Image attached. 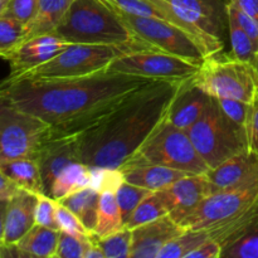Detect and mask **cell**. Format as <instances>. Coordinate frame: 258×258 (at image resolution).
I'll use <instances>...</instances> for the list:
<instances>
[{"mask_svg":"<svg viewBox=\"0 0 258 258\" xmlns=\"http://www.w3.org/2000/svg\"><path fill=\"white\" fill-rule=\"evenodd\" d=\"M159 80L105 70L73 78H18L0 91L23 111L50 126L52 135L77 134L139 87Z\"/></svg>","mask_w":258,"mask_h":258,"instance_id":"1","label":"cell"},{"mask_svg":"<svg viewBox=\"0 0 258 258\" xmlns=\"http://www.w3.org/2000/svg\"><path fill=\"white\" fill-rule=\"evenodd\" d=\"M181 81H154L126 96L77 138L78 158L88 166L122 169L166 117Z\"/></svg>","mask_w":258,"mask_h":258,"instance_id":"2","label":"cell"},{"mask_svg":"<svg viewBox=\"0 0 258 258\" xmlns=\"http://www.w3.org/2000/svg\"><path fill=\"white\" fill-rule=\"evenodd\" d=\"M52 34L67 43L154 49L138 39L116 10L103 0H75Z\"/></svg>","mask_w":258,"mask_h":258,"instance_id":"3","label":"cell"},{"mask_svg":"<svg viewBox=\"0 0 258 258\" xmlns=\"http://www.w3.org/2000/svg\"><path fill=\"white\" fill-rule=\"evenodd\" d=\"M186 133L209 169L248 151L246 127L231 120L216 97H212L203 115Z\"/></svg>","mask_w":258,"mask_h":258,"instance_id":"4","label":"cell"},{"mask_svg":"<svg viewBox=\"0 0 258 258\" xmlns=\"http://www.w3.org/2000/svg\"><path fill=\"white\" fill-rule=\"evenodd\" d=\"M141 164L164 165L191 175H203L209 170V166L199 155L188 133L169 122L166 117L123 168Z\"/></svg>","mask_w":258,"mask_h":258,"instance_id":"5","label":"cell"},{"mask_svg":"<svg viewBox=\"0 0 258 258\" xmlns=\"http://www.w3.org/2000/svg\"><path fill=\"white\" fill-rule=\"evenodd\" d=\"M171 24L190 34L208 55L223 50L226 3L221 0H151Z\"/></svg>","mask_w":258,"mask_h":258,"instance_id":"6","label":"cell"},{"mask_svg":"<svg viewBox=\"0 0 258 258\" xmlns=\"http://www.w3.org/2000/svg\"><path fill=\"white\" fill-rule=\"evenodd\" d=\"M50 134L47 122L23 111L0 91V163L18 158L35 159Z\"/></svg>","mask_w":258,"mask_h":258,"instance_id":"7","label":"cell"},{"mask_svg":"<svg viewBox=\"0 0 258 258\" xmlns=\"http://www.w3.org/2000/svg\"><path fill=\"white\" fill-rule=\"evenodd\" d=\"M136 52L130 47L106 44L70 43L54 58L44 64L23 73L18 78H73L90 76L107 70L110 63L120 55ZM13 80H3L9 82Z\"/></svg>","mask_w":258,"mask_h":258,"instance_id":"8","label":"cell"},{"mask_svg":"<svg viewBox=\"0 0 258 258\" xmlns=\"http://www.w3.org/2000/svg\"><path fill=\"white\" fill-rule=\"evenodd\" d=\"M194 80L202 90L216 98L251 103L258 91L257 73L252 63L221 57L219 53L206 58Z\"/></svg>","mask_w":258,"mask_h":258,"instance_id":"9","label":"cell"},{"mask_svg":"<svg viewBox=\"0 0 258 258\" xmlns=\"http://www.w3.org/2000/svg\"><path fill=\"white\" fill-rule=\"evenodd\" d=\"M115 10L134 35L148 43L154 49L178 55L198 66L203 64L208 57L204 48L190 34L170 22L158 18L134 17L117 9Z\"/></svg>","mask_w":258,"mask_h":258,"instance_id":"10","label":"cell"},{"mask_svg":"<svg viewBox=\"0 0 258 258\" xmlns=\"http://www.w3.org/2000/svg\"><path fill=\"white\" fill-rule=\"evenodd\" d=\"M201 66L184 58L155 49L126 53L113 59L107 67L111 72L125 73L159 81H184L194 77Z\"/></svg>","mask_w":258,"mask_h":258,"instance_id":"11","label":"cell"},{"mask_svg":"<svg viewBox=\"0 0 258 258\" xmlns=\"http://www.w3.org/2000/svg\"><path fill=\"white\" fill-rule=\"evenodd\" d=\"M258 198V185L243 190H227L213 194L180 222L184 229H204L211 233L241 216Z\"/></svg>","mask_w":258,"mask_h":258,"instance_id":"12","label":"cell"},{"mask_svg":"<svg viewBox=\"0 0 258 258\" xmlns=\"http://www.w3.org/2000/svg\"><path fill=\"white\" fill-rule=\"evenodd\" d=\"M70 43L54 34H43L28 38L18 45L5 60L10 64V75L5 80H13L28 71L44 64L62 52Z\"/></svg>","mask_w":258,"mask_h":258,"instance_id":"13","label":"cell"},{"mask_svg":"<svg viewBox=\"0 0 258 258\" xmlns=\"http://www.w3.org/2000/svg\"><path fill=\"white\" fill-rule=\"evenodd\" d=\"M42 176L44 194L48 196L55 176L78 158L77 138L75 134L68 135H52L42 144L35 156Z\"/></svg>","mask_w":258,"mask_h":258,"instance_id":"14","label":"cell"},{"mask_svg":"<svg viewBox=\"0 0 258 258\" xmlns=\"http://www.w3.org/2000/svg\"><path fill=\"white\" fill-rule=\"evenodd\" d=\"M206 176L219 191L253 188L258 185V155L244 151L209 169Z\"/></svg>","mask_w":258,"mask_h":258,"instance_id":"15","label":"cell"},{"mask_svg":"<svg viewBox=\"0 0 258 258\" xmlns=\"http://www.w3.org/2000/svg\"><path fill=\"white\" fill-rule=\"evenodd\" d=\"M184 231L185 229L170 216L131 229L133 244L130 258H158L161 248Z\"/></svg>","mask_w":258,"mask_h":258,"instance_id":"16","label":"cell"},{"mask_svg":"<svg viewBox=\"0 0 258 258\" xmlns=\"http://www.w3.org/2000/svg\"><path fill=\"white\" fill-rule=\"evenodd\" d=\"M211 100L212 96L197 85L194 77L181 81L169 106L166 120L186 131L201 118Z\"/></svg>","mask_w":258,"mask_h":258,"instance_id":"17","label":"cell"},{"mask_svg":"<svg viewBox=\"0 0 258 258\" xmlns=\"http://www.w3.org/2000/svg\"><path fill=\"white\" fill-rule=\"evenodd\" d=\"M166 190L169 191L175 204V208L169 216L176 223H180L204 199L219 193L218 189L212 184L206 174L184 176L175 181L173 185L166 188Z\"/></svg>","mask_w":258,"mask_h":258,"instance_id":"18","label":"cell"},{"mask_svg":"<svg viewBox=\"0 0 258 258\" xmlns=\"http://www.w3.org/2000/svg\"><path fill=\"white\" fill-rule=\"evenodd\" d=\"M38 196L19 188L10 197L5 208L4 243H18L34 226Z\"/></svg>","mask_w":258,"mask_h":258,"instance_id":"19","label":"cell"},{"mask_svg":"<svg viewBox=\"0 0 258 258\" xmlns=\"http://www.w3.org/2000/svg\"><path fill=\"white\" fill-rule=\"evenodd\" d=\"M126 181L151 191L163 190L173 185L175 181L184 176L191 175L185 171L176 170L164 165L156 164H141L121 169Z\"/></svg>","mask_w":258,"mask_h":258,"instance_id":"20","label":"cell"},{"mask_svg":"<svg viewBox=\"0 0 258 258\" xmlns=\"http://www.w3.org/2000/svg\"><path fill=\"white\" fill-rule=\"evenodd\" d=\"M0 170L18 188L25 189L34 194H44L39 166L33 158H18L2 161Z\"/></svg>","mask_w":258,"mask_h":258,"instance_id":"21","label":"cell"},{"mask_svg":"<svg viewBox=\"0 0 258 258\" xmlns=\"http://www.w3.org/2000/svg\"><path fill=\"white\" fill-rule=\"evenodd\" d=\"M59 239V231L34 224L17 243L25 257H55Z\"/></svg>","mask_w":258,"mask_h":258,"instance_id":"22","label":"cell"},{"mask_svg":"<svg viewBox=\"0 0 258 258\" xmlns=\"http://www.w3.org/2000/svg\"><path fill=\"white\" fill-rule=\"evenodd\" d=\"M175 208L173 198L166 189L149 194L133 212L125 227L134 229L139 226L169 216Z\"/></svg>","mask_w":258,"mask_h":258,"instance_id":"23","label":"cell"},{"mask_svg":"<svg viewBox=\"0 0 258 258\" xmlns=\"http://www.w3.org/2000/svg\"><path fill=\"white\" fill-rule=\"evenodd\" d=\"M73 2L75 0H39L38 13L34 20L28 25L25 39L43 34H52Z\"/></svg>","mask_w":258,"mask_h":258,"instance_id":"24","label":"cell"},{"mask_svg":"<svg viewBox=\"0 0 258 258\" xmlns=\"http://www.w3.org/2000/svg\"><path fill=\"white\" fill-rule=\"evenodd\" d=\"M90 184V166L82 161H73L55 176L48 197L58 202L70 194L88 188Z\"/></svg>","mask_w":258,"mask_h":258,"instance_id":"25","label":"cell"},{"mask_svg":"<svg viewBox=\"0 0 258 258\" xmlns=\"http://www.w3.org/2000/svg\"><path fill=\"white\" fill-rule=\"evenodd\" d=\"M59 202L67 207L71 212L78 217L83 226L86 227L90 234L92 233L97 222L98 203H100V193L92 188H85L76 193L62 198Z\"/></svg>","mask_w":258,"mask_h":258,"instance_id":"26","label":"cell"},{"mask_svg":"<svg viewBox=\"0 0 258 258\" xmlns=\"http://www.w3.org/2000/svg\"><path fill=\"white\" fill-rule=\"evenodd\" d=\"M122 228H125V222L122 219L115 193L113 191L100 193L97 222L91 234L96 238H102Z\"/></svg>","mask_w":258,"mask_h":258,"instance_id":"27","label":"cell"},{"mask_svg":"<svg viewBox=\"0 0 258 258\" xmlns=\"http://www.w3.org/2000/svg\"><path fill=\"white\" fill-rule=\"evenodd\" d=\"M209 237V233L204 229H185L161 248L158 258H186L190 252L201 246Z\"/></svg>","mask_w":258,"mask_h":258,"instance_id":"28","label":"cell"},{"mask_svg":"<svg viewBox=\"0 0 258 258\" xmlns=\"http://www.w3.org/2000/svg\"><path fill=\"white\" fill-rule=\"evenodd\" d=\"M227 22H228L229 39H231L232 45V57L253 64L254 58L258 53L256 44L247 35V33L242 29L238 22L228 13H227Z\"/></svg>","mask_w":258,"mask_h":258,"instance_id":"29","label":"cell"},{"mask_svg":"<svg viewBox=\"0 0 258 258\" xmlns=\"http://www.w3.org/2000/svg\"><path fill=\"white\" fill-rule=\"evenodd\" d=\"M91 237L102 249L105 258H130L133 232L127 227L102 238H96L92 234Z\"/></svg>","mask_w":258,"mask_h":258,"instance_id":"30","label":"cell"},{"mask_svg":"<svg viewBox=\"0 0 258 258\" xmlns=\"http://www.w3.org/2000/svg\"><path fill=\"white\" fill-rule=\"evenodd\" d=\"M27 37V27L18 20L8 17L0 18V58L7 59L8 55Z\"/></svg>","mask_w":258,"mask_h":258,"instance_id":"31","label":"cell"},{"mask_svg":"<svg viewBox=\"0 0 258 258\" xmlns=\"http://www.w3.org/2000/svg\"><path fill=\"white\" fill-rule=\"evenodd\" d=\"M153 191L149 189L141 188V186L131 184L128 181H123L116 190L115 196L117 199L118 207L121 209V214H122V219L125 222V226L127 223L128 218L133 214V212L138 208L139 204Z\"/></svg>","mask_w":258,"mask_h":258,"instance_id":"32","label":"cell"},{"mask_svg":"<svg viewBox=\"0 0 258 258\" xmlns=\"http://www.w3.org/2000/svg\"><path fill=\"white\" fill-rule=\"evenodd\" d=\"M92 244L91 234L78 236L59 231L55 258H85L86 252Z\"/></svg>","mask_w":258,"mask_h":258,"instance_id":"33","label":"cell"},{"mask_svg":"<svg viewBox=\"0 0 258 258\" xmlns=\"http://www.w3.org/2000/svg\"><path fill=\"white\" fill-rule=\"evenodd\" d=\"M91 184L90 188L98 193L113 191L116 193L118 186L125 181L121 169L105 168V166H90Z\"/></svg>","mask_w":258,"mask_h":258,"instance_id":"34","label":"cell"},{"mask_svg":"<svg viewBox=\"0 0 258 258\" xmlns=\"http://www.w3.org/2000/svg\"><path fill=\"white\" fill-rule=\"evenodd\" d=\"M222 257L258 258V232H251L223 247Z\"/></svg>","mask_w":258,"mask_h":258,"instance_id":"35","label":"cell"},{"mask_svg":"<svg viewBox=\"0 0 258 258\" xmlns=\"http://www.w3.org/2000/svg\"><path fill=\"white\" fill-rule=\"evenodd\" d=\"M39 0H10L3 17L18 20L28 28L38 13Z\"/></svg>","mask_w":258,"mask_h":258,"instance_id":"36","label":"cell"},{"mask_svg":"<svg viewBox=\"0 0 258 258\" xmlns=\"http://www.w3.org/2000/svg\"><path fill=\"white\" fill-rule=\"evenodd\" d=\"M55 206H57V201L45 194H39L37 207H35V224L59 231L57 218H55Z\"/></svg>","mask_w":258,"mask_h":258,"instance_id":"37","label":"cell"},{"mask_svg":"<svg viewBox=\"0 0 258 258\" xmlns=\"http://www.w3.org/2000/svg\"><path fill=\"white\" fill-rule=\"evenodd\" d=\"M55 218H57L59 231L67 232L71 234H78V236L90 234V232L86 229V227L78 219V217L73 212H71L67 207L60 204L59 202H57V206H55Z\"/></svg>","mask_w":258,"mask_h":258,"instance_id":"38","label":"cell"},{"mask_svg":"<svg viewBox=\"0 0 258 258\" xmlns=\"http://www.w3.org/2000/svg\"><path fill=\"white\" fill-rule=\"evenodd\" d=\"M226 12L231 14L238 22L242 29L247 33L249 38L258 48V23L252 17H249L246 12L241 9L234 2H226Z\"/></svg>","mask_w":258,"mask_h":258,"instance_id":"39","label":"cell"},{"mask_svg":"<svg viewBox=\"0 0 258 258\" xmlns=\"http://www.w3.org/2000/svg\"><path fill=\"white\" fill-rule=\"evenodd\" d=\"M219 106L223 112L228 116L231 120L239 125H246L247 116H248L249 103L234 98H217Z\"/></svg>","mask_w":258,"mask_h":258,"instance_id":"40","label":"cell"},{"mask_svg":"<svg viewBox=\"0 0 258 258\" xmlns=\"http://www.w3.org/2000/svg\"><path fill=\"white\" fill-rule=\"evenodd\" d=\"M244 127H246L248 151L258 155V91L253 101L249 103L248 116Z\"/></svg>","mask_w":258,"mask_h":258,"instance_id":"41","label":"cell"},{"mask_svg":"<svg viewBox=\"0 0 258 258\" xmlns=\"http://www.w3.org/2000/svg\"><path fill=\"white\" fill-rule=\"evenodd\" d=\"M222 252H223V247L221 246V243L209 237L201 246L190 252L186 258H221Z\"/></svg>","mask_w":258,"mask_h":258,"instance_id":"42","label":"cell"},{"mask_svg":"<svg viewBox=\"0 0 258 258\" xmlns=\"http://www.w3.org/2000/svg\"><path fill=\"white\" fill-rule=\"evenodd\" d=\"M18 189L19 188L0 170V199H9Z\"/></svg>","mask_w":258,"mask_h":258,"instance_id":"43","label":"cell"},{"mask_svg":"<svg viewBox=\"0 0 258 258\" xmlns=\"http://www.w3.org/2000/svg\"><path fill=\"white\" fill-rule=\"evenodd\" d=\"M226 2H231V0H226ZM232 2L236 3L243 12H246L258 23V0H232Z\"/></svg>","mask_w":258,"mask_h":258,"instance_id":"44","label":"cell"},{"mask_svg":"<svg viewBox=\"0 0 258 258\" xmlns=\"http://www.w3.org/2000/svg\"><path fill=\"white\" fill-rule=\"evenodd\" d=\"M92 238V237H91ZM85 258H105V254H103L102 249L100 248L97 243H96L95 239L92 238V244L90 246V248L86 252Z\"/></svg>","mask_w":258,"mask_h":258,"instance_id":"45","label":"cell"},{"mask_svg":"<svg viewBox=\"0 0 258 258\" xmlns=\"http://www.w3.org/2000/svg\"><path fill=\"white\" fill-rule=\"evenodd\" d=\"M7 208V207H5ZM5 208L0 209V246L4 243V219H5Z\"/></svg>","mask_w":258,"mask_h":258,"instance_id":"46","label":"cell"},{"mask_svg":"<svg viewBox=\"0 0 258 258\" xmlns=\"http://www.w3.org/2000/svg\"><path fill=\"white\" fill-rule=\"evenodd\" d=\"M9 2L10 0H0V18L4 15V12H5V9H7Z\"/></svg>","mask_w":258,"mask_h":258,"instance_id":"47","label":"cell"},{"mask_svg":"<svg viewBox=\"0 0 258 258\" xmlns=\"http://www.w3.org/2000/svg\"><path fill=\"white\" fill-rule=\"evenodd\" d=\"M253 67H254V70H256V73H257V80H258V53L256 54V58H254Z\"/></svg>","mask_w":258,"mask_h":258,"instance_id":"48","label":"cell"},{"mask_svg":"<svg viewBox=\"0 0 258 258\" xmlns=\"http://www.w3.org/2000/svg\"><path fill=\"white\" fill-rule=\"evenodd\" d=\"M8 201H9V199H0V209H3L7 207Z\"/></svg>","mask_w":258,"mask_h":258,"instance_id":"49","label":"cell"}]
</instances>
